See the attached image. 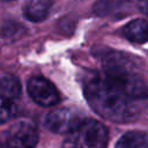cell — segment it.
Returning a JSON list of instances; mask_svg holds the SVG:
<instances>
[{
	"mask_svg": "<svg viewBox=\"0 0 148 148\" xmlns=\"http://www.w3.org/2000/svg\"><path fill=\"white\" fill-rule=\"evenodd\" d=\"M38 143V131L29 121H17L2 133V148H35Z\"/></svg>",
	"mask_w": 148,
	"mask_h": 148,
	"instance_id": "cell-4",
	"label": "cell"
},
{
	"mask_svg": "<svg viewBox=\"0 0 148 148\" xmlns=\"http://www.w3.org/2000/svg\"><path fill=\"white\" fill-rule=\"evenodd\" d=\"M116 148H148V133L139 131L127 132L118 140Z\"/></svg>",
	"mask_w": 148,
	"mask_h": 148,
	"instance_id": "cell-9",
	"label": "cell"
},
{
	"mask_svg": "<svg viewBox=\"0 0 148 148\" xmlns=\"http://www.w3.org/2000/svg\"><path fill=\"white\" fill-rule=\"evenodd\" d=\"M16 112L17 108L15 103L9 98L0 96V124L12 120L16 116Z\"/></svg>",
	"mask_w": 148,
	"mask_h": 148,
	"instance_id": "cell-11",
	"label": "cell"
},
{
	"mask_svg": "<svg viewBox=\"0 0 148 148\" xmlns=\"http://www.w3.org/2000/svg\"><path fill=\"white\" fill-rule=\"evenodd\" d=\"M72 110L60 108L50 111L44 120V125L47 130L58 134H68L81 121Z\"/></svg>",
	"mask_w": 148,
	"mask_h": 148,
	"instance_id": "cell-6",
	"label": "cell"
},
{
	"mask_svg": "<svg viewBox=\"0 0 148 148\" xmlns=\"http://www.w3.org/2000/svg\"><path fill=\"white\" fill-rule=\"evenodd\" d=\"M21 94V84L14 75H3L0 77V96L13 99Z\"/></svg>",
	"mask_w": 148,
	"mask_h": 148,
	"instance_id": "cell-10",
	"label": "cell"
},
{
	"mask_svg": "<svg viewBox=\"0 0 148 148\" xmlns=\"http://www.w3.org/2000/svg\"><path fill=\"white\" fill-rule=\"evenodd\" d=\"M123 34L133 43H145L148 40V21L145 18L133 20L123 28Z\"/></svg>",
	"mask_w": 148,
	"mask_h": 148,
	"instance_id": "cell-8",
	"label": "cell"
},
{
	"mask_svg": "<svg viewBox=\"0 0 148 148\" xmlns=\"http://www.w3.org/2000/svg\"><path fill=\"white\" fill-rule=\"evenodd\" d=\"M84 96L91 109L114 123H128L139 117L133 98L105 77H94L84 83Z\"/></svg>",
	"mask_w": 148,
	"mask_h": 148,
	"instance_id": "cell-1",
	"label": "cell"
},
{
	"mask_svg": "<svg viewBox=\"0 0 148 148\" xmlns=\"http://www.w3.org/2000/svg\"><path fill=\"white\" fill-rule=\"evenodd\" d=\"M51 6L52 0H30L24 6L23 14L31 22H40L49 16Z\"/></svg>",
	"mask_w": 148,
	"mask_h": 148,
	"instance_id": "cell-7",
	"label": "cell"
},
{
	"mask_svg": "<svg viewBox=\"0 0 148 148\" xmlns=\"http://www.w3.org/2000/svg\"><path fill=\"white\" fill-rule=\"evenodd\" d=\"M138 8L142 14L148 16V0H140L138 3Z\"/></svg>",
	"mask_w": 148,
	"mask_h": 148,
	"instance_id": "cell-12",
	"label": "cell"
},
{
	"mask_svg": "<svg viewBox=\"0 0 148 148\" xmlns=\"http://www.w3.org/2000/svg\"><path fill=\"white\" fill-rule=\"evenodd\" d=\"M2 1H13V0H2Z\"/></svg>",
	"mask_w": 148,
	"mask_h": 148,
	"instance_id": "cell-13",
	"label": "cell"
},
{
	"mask_svg": "<svg viewBox=\"0 0 148 148\" xmlns=\"http://www.w3.org/2000/svg\"><path fill=\"white\" fill-rule=\"evenodd\" d=\"M108 130L98 120L82 119L67 134L61 148H106Z\"/></svg>",
	"mask_w": 148,
	"mask_h": 148,
	"instance_id": "cell-3",
	"label": "cell"
},
{
	"mask_svg": "<svg viewBox=\"0 0 148 148\" xmlns=\"http://www.w3.org/2000/svg\"><path fill=\"white\" fill-rule=\"evenodd\" d=\"M103 68L105 79L133 99L148 97V82L128 57L118 52L106 53L103 57Z\"/></svg>",
	"mask_w": 148,
	"mask_h": 148,
	"instance_id": "cell-2",
	"label": "cell"
},
{
	"mask_svg": "<svg viewBox=\"0 0 148 148\" xmlns=\"http://www.w3.org/2000/svg\"><path fill=\"white\" fill-rule=\"evenodd\" d=\"M27 89L31 99L40 106H53L60 99L57 88L49 80L40 76L31 77L28 81Z\"/></svg>",
	"mask_w": 148,
	"mask_h": 148,
	"instance_id": "cell-5",
	"label": "cell"
}]
</instances>
